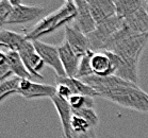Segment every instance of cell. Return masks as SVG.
Here are the masks:
<instances>
[{
  "label": "cell",
  "mask_w": 148,
  "mask_h": 138,
  "mask_svg": "<svg viewBox=\"0 0 148 138\" xmlns=\"http://www.w3.org/2000/svg\"><path fill=\"white\" fill-rule=\"evenodd\" d=\"M73 1L77 9V14L74 19V27L88 35L93 32L97 26L94 17L92 15L90 5L86 0H73Z\"/></svg>",
  "instance_id": "30bf717a"
},
{
  "label": "cell",
  "mask_w": 148,
  "mask_h": 138,
  "mask_svg": "<svg viewBox=\"0 0 148 138\" xmlns=\"http://www.w3.org/2000/svg\"><path fill=\"white\" fill-rule=\"evenodd\" d=\"M74 138H98L97 134L95 132V128H91L90 131L85 132V133H81V134H76V133H71Z\"/></svg>",
  "instance_id": "f1b7e54d"
},
{
  "label": "cell",
  "mask_w": 148,
  "mask_h": 138,
  "mask_svg": "<svg viewBox=\"0 0 148 138\" xmlns=\"http://www.w3.org/2000/svg\"><path fill=\"white\" fill-rule=\"evenodd\" d=\"M94 54V51H90L83 56L80 57L79 62V67H78V72L76 77L77 79H83V77L93 75V70H92V56Z\"/></svg>",
  "instance_id": "7402d4cb"
},
{
  "label": "cell",
  "mask_w": 148,
  "mask_h": 138,
  "mask_svg": "<svg viewBox=\"0 0 148 138\" xmlns=\"http://www.w3.org/2000/svg\"><path fill=\"white\" fill-rule=\"evenodd\" d=\"M71 133H76V134L85 133V132L90 131L91 128H93L85 119L79 117V116H76L74 114H73V118H71Z\"/></svg>",
  "instance_id": "d4e9b609"
},
{
  "label": "cell",
  "mask_w": 148,
  "mask_h": 138,
  "mask_svg": "<svg viewBox=\"0 0 148 138\" xmlns=\"http://www.w3.org/2000/svg\"><path fill=\"white\" fill-rule=\"evenodd\" d=\"M2 51L5 54L9 65H10L11 69L13 71V74L16 77H20V79H27V80H31L32 75L30 72L28 71V69L25 66L24 62L21 60L19 53L17 51H12V50H0Z\"/></svg>",
  "instance_id": "d6986e66"
},
{
  "label": "cell",
  "mask_w": 148,
  "mask_h": 138,
  "mask_svg": "<svg viewBox=\"0 0 148 138\" xmlns=\"http://www.w3.org/2000/svg\"><path fill=\"white\" fill-rule=\"evenodd\" d=\"M59 48V53H60V58L63 65V68L65 70L66 77H76L78 72V67H79V62L80 57L75 53L73 49L69 47L67 41H63V43L58 46Z\"/></svg>",
  "instance_id": "4fadbf2b"
},
{
  "label": "cell",
  "mask_w": 148,
  "mask_h": 138,
  "mask_svg": "<svg viewBox=\"0 0 148 138\" xmlns=\"http://www.w3.org/2000/svg\"><path fill=\"white\" fill-rule=\"evenodd\" d=\"M124 24V18L118 15L109 18L107 20L98 24L95 30L88 34L91 44V50L97 52L99 49H104L106 45L112 38V36L117 32Z\"/></svg>",
  "instance_id": "277c9868"
},
{
  "label": "cell",
  "mask_w": 148,
  "mask_h": 138,
  "mask_svg": "<svg viewBox=\"0 0 148 138\" xmlns=\"http://www.w3.org/2000/svg\"><path fill=\"white\" fill-rule=\"evenodd\" d=\"M21 79L16 75L9 77L4 81L0 82V102L4 100L11 94H18V88Z\"/></svg>",
  "instance_id": "44dd1931"
},
{
  "label": "cell",
  "mask_w": 148,
  "mask_h": 138,
  "mask_svg": "<svg viewBox=\"0 0 148 138\" xmlns=\"http://www.w3.org/2000/svg\"><path fill=\"white\" fill-rule=\"evenodd\" d=\"M73 114L79 117H82L91 124L93 128H95L99 124V117L94 108H79V109H73Z\"/></svg>",
  "instance_id": "cb8c5ba5"
},
{
  "label": "cell",
  "mask_w": 148,
  "mask_h": 138,
  "mask_svg": "<svg viewBox=\"0 0 148 138\" xmlns=\"http://www.w3.org/2000/svg\"><path fill=\"white\" fill-rule=\"evenodd\" d=\"M65 41H67L69 47L73 49L75 53L78 56L81 57L84 54H86L91 50V44H90V39L86 34L81 32L79 29L76 27H71V26H66L65 27Z\"/></svg>",
  "instance_id": "8fae6325"
},
{
  "label": "cell",
  "mask_w": 148,
  "mask_h": 138,
  "mask_svg": "<svg viewBox=\"0 0 148 138\" xmlns=\"http://www.w3.org/2000/svg\"><path fill=\"white\" fill-rule=\"evenodd\" d=\"M18 94L23 98L31 100L37 98H52L57 94V87L53 85L33 82L32 80L21 79L18 88Z\"/></svg>",
  "instance_id": "52a82bcc"
},
{
  "label": "cell",
  "mask_w": 148,
  "mask_h": 138,
  "mask_svg": "<svg viewBox=\"0 0 148 138\" xmlns=\"http://www.w3.org/2000/svg\"><path fill=\"white\" fill-rule=\"evenodd\" d=\"M92 70L93 73L100 77L114 74V68L108 53L104 52H94L92 56Z\"/></svg>",
  "instance_id": "e0dca14e"
},
{
  "label": "cell",
  "mask_w": 148,
  "mask_h": 138,
  "mask_svg": "<svg viewBox=\"0 0 148 138\" xmlns=\"http://www.w3.org/2000/svg\"><path fill=\"white\" fill-rule=\"evenodd\" d=\"M18 53H19L25 66L28 69V71L30 72L32 77L43 80L44 77L40 73V70L43 68L45 63L43 61V58L40 56V54L36 52L33 43L27 39L24 43V45L21 46V48L18 50Z\"/></svg>",
  "instance_id": "ba28073f"
},
{
  "label": "cell",
  "mask_w": 148,
  "mask_h": 138,
  "mask_svg": "<svg viewBox=\"0 0 148 138\" xmlns=\"http://www.w3.org/2000/svg\"><path fill=\"white\" fill-rule=\"evenodd\" d=\"M69 104L73 109L79 108H94V98L90 96H82V94H73L69 98Z\"/></svg>",
  "instance_id": "603a6c76"
},
{
  "label": "cell",
  "mask_w": 148,
  "mask_h": 138,
  "mask_svg": "<svg viewBox=\"0 0 148 138\" xmlns=\"http://www.w3.org/2000/svg\"><path fill=\"white\" fill-rule=\"evenodd\" d=\"M56 82L57 84H64L67 87L71 88L74 94H82V96H90V97H98L97 92L90 87L88 84H85L81 79L77 77H57L56 75Z\"/></svg>",
  "instance_id": "ac0fdd59"
},
{
  "label": "cell",
  "mask_w": 148,
  "mask_h": 138,
  "mask_svg": "<svg viewBox=\"0 0 148 138\" xmlns=\"http://www.w3.org/2000/svg\"><path fill=\"white\" fill-rule=\"evenodd\" d=\"M63 138H74L73 136H69V137H65V136H63Z\"/></svg>",
  "instance_id": "1f68e13d"
},
{
  "label": "cell",
  "mask_w": 148,
  "mask_h": 138,
  "mask_svg": "<svg viewBox=\"0 0 148 138\" xmlns=\"http://www.w3.org/2000/svg\"><path fill=\"white\" fill-rule=\"evenodd\" d=\"M77 14V9L74 1L65 2L60 9L40 19L29 32L25 34L28 41H37L40 37L52 33L62 26H67V22L74 20Z\"/></svg>",
  "instance_id": "6da1fadb"
},
{
  "label": "cell",
  "mask_w": 148,
  "mask_h": 138,
  "mask_svg": "<svg viewBox=\"0 0 148 138\" xmlns=\"http://www.w3.org/2000/svg\"><path fill=\"white\" fill-rule=\"evenodd\" d=\"M13 5L8 0H0V31L1 28L7 24L8 18L13 10Z\"/></svg>",
  "instance_id": "4316f807"
},
{
  "label": "cell",
  "mask_w": 148,
  "mask_h": 138,
  "mask_svg": "<svg viewBox=\"0 0 148 138\" xmlns=\"http://www.w3.org/2000/svg\"><path fill=\"white\" fill-rule=\"evenodd\" d=\"M32 43H33L36 52L43 58L45 64H47L49 67H51L54 70L56 75L61 77H66V73H65V70L60 58L59 48L57 46H53V45L40 41V39L33 41Z\"/></svg>",
  "instance_id": "8992f818"
},
{
  "label": "cell",
  "mask_w": 148,
  "mask_h": 138,
  "mask_svg": "<svg viewBox=\"0 0 148 138\" xmlns=\"http://www.w3.org/2000/svg\"><path fill=\"white\" fill-rule=\"evenodd\" d=\"M82 81L88 84L90 87H92L96 92L98 97H103L104 94H107L110 91L114 90L118 87H124V86H138V84L131 83L121 79L119 77H116L115 74L111 75H106V77H100V75H90V77H83L81 79Z\"/></svg>",
  "instance_id": "5b68a950"
},
{
  "label": "cell",
  "mask_w": 148,
  "mask_h": 138,
  "mask_svg": "<svg viewBox=\"0 0 148 138\" xmlns=\"http://www.w3.org/2000/svg\"><path fill=\"white\" fill-rule=\"evenodd\" d=\"M12 74H13V71H12L10 65H9L5 54L2 51H0V82L11 77Z\"/></svg>",
  "instance_id": "484cf974"
},
{
  "label": "cell",
  "mask_w": 148,
  "mask_h": 138,
  "mask_svg": "<svg viewBox=\"0 0 148 138\" xmlns=\"http://www.w3.org/2000/svg\"><path fill=\"white\" fill-rule=\"evenodd\" d=\"M51 101L53 103L54 107L59 114V117H60L62 128H63V136H65V137L73 136L71 128V118H73V108H71L69 102L65 99H62L58 94L51 98Z\"/></svg>",
  "instance_id": "5bb4252c"
},
{
  "label": "cell",
  "mask_w": 148,
  "mask_h": 138,
  "mask_svg": "<svg viewBox=\"0 0 148 138\" xmlns=\"http://www.w3.org/2000/svg\"><path fill=\"white\" fill-rule=\"evenodd\" d=\"M46 11L44 5H26L18 4L13 7L10 16L8 18V24H21L33 21Z\"/></svg>",
  "instance_id": "9c48e42d"
},
{
  "label": "cell",
  "mask_w": 148,
  "mask_h": 138,
  "mask_svg": "<svg viewBox=\"0 0 148 138\" xmlns=\"http://www.w3.org/2000/svg\"><path fill=\"white\" fill-rule=\"evenodd\" d=\"M124 24L135 34H148V13L142 7L124 18Z\"/></svg>",
  "instance_id": "9a60e30c"
},
{
  "label": "cell",
  "mask_w": 148,
  "mask_h": 138,
  "mask_svg": "<svg viewBox=\"0 0 148 138\" xmlns=\"http://www.w3.org/2000/svg\"><path fill=\"white\" fill-rule=\"evenodd\" d=\"M148 44V34H134L123 41L112 52L130 65L138 67L140 58ZM111 52V51H110Z\"/></svg>",
  "instance_id": "3957f363"
},
{
  "label": "cell",
  "mask_w": 148,
  "mask_h": 138,
  "mask_svg": "<svg viewBox=\"0 0 148 138\" xmlns=\"http://www.w3.org/2000/svg\"><path fill=\"white\" fill-rule=\"evenodd\" d=\"M96 24H100L116 15V0H86Z\"/></svg>",
  "instance_id": "7c38bea8"
},
{
  "label": "cell",
  "mask_w": 148,
  "mask_h": 138,
  "mask_svg": "<svg viewBox=\"0 0 148 138\" xmlns=\"http://www.w3.org/2000/svg\"><path fill=\"white\" fill-rule=\"evenodd\" d=\"M8 1H9L13 7L18 5V4H21V0H8Z\"/></svg>",
  "instance_id": "f546056e"
},
{
  "label": "cell",
  "mask_w": 148,
  "mask_h": 138,
  "mask_svg": "<svg viewBox=\"0 0 148 138\" xmlns=\"http://www.w3.org/2000/svg\"><path fill=\"white\" fill-rule=\"evenodd\" d=\"M144 7H145V10H146V12L148 13V0H146V2H145Z\"/></svg>",
  "instance_id": "4dcf8cb0"
},
{
  "label": "cell",
  "mask_w": 148,
  "mask_h": 138,
  "mask_svg": "<svg viewBox=\"0 0 148 138\" xmlns=\"http://www.w3.org/2000/svg\"><path fill=\"white\" fill-rule=\"evenodd\" d=\"M57 94L59 97H61L62 99L65 100H69V98L73 96V91L71 90V88L67 87L64 84H57Z\"/></svg>",
  "instance_id": "83f0119b"
},
{
  "label": "cell",
  "mask_w": 148,
  "mask_h": 138,
  "mask_svg": "<svg viewBox=\"0 0 148 138\" xmlns=\"http://www.w3.org/2000/svg\"><path fill=\"white\" fill-rule=\"evenodd\" d=\"M65 1H66V2H67V1H73V0H65Z\"/></svg>",
  "instance_id": "d6a6232c"
},
{
  "label": "cell",
  "mask_w": 148,
  "mask_h": 138,
  "mask_svg": "<svg viewBox=\"0 0 148 138\" xmlns=\"http://www.w3.org/2000/svg\"><path fill=\"white\" fill-rule=\"evenodd\" d=\"M145 2L146 0H116V15L125 18L144 7Z\"/></svg>",
  "instance_id": "ffe728a7"
},
{
  "label": "cell",
  "mask_w": 148,
  "mask_h": 138,
  "mask_svg": "<svg viewBox=\"0 0 148 138\" xmlns=\"http://www.w3.org/2000/svg\"><path fill=\"white\" fill-rule=\"evenodd\" d=\"M103 99L113 102L121 107L140 113H148V94L138 86H124L104 94Z\"/></svg>",
  "instance_id": "7a4b0ae2"
},
{
  "label": "cell",
  "mask_w": 148,
  "mask_h": 138,
  "mask_svg": "<svg viewBox=\"0 0 148 138\" xmlns=\"http://www.w3.org/2000/svg\"><path fill=\"white\" fill-rule=\"evenodd\" d=\"M26 41L27 38L24 34L11 30L0 31V50H12L18 52Z\"/></svg>",
  "instance_id": "2e32d148"
}]
</instances>
